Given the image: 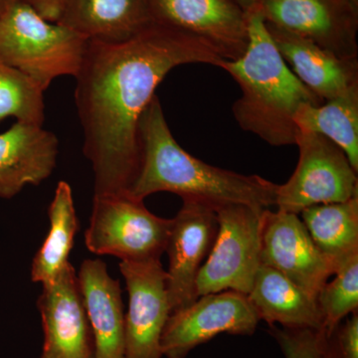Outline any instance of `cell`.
Segmentation results:
<instances>
[{"mask_svg":"<svg viewBox=\"0 0 358 358\" xmlns=\"http://www.w3.org/2000/svg\"><path fill=\"white\" fill-rule=\"evenodd\" d=\"M152 21L206 42L224 60L243 56L247 13L235 0H148Z\"/></svg>","mask_w":358,"mask_h":358,"instance_id":"cell-13","label":"cell"},{"mask_svg":"<svg viewBox=\"0 0 358 358\" xmlns=\"http://www.w3.org/2000/svg\"><path fill=\"white\" fill-rule=\"evenodd\" d=\"M294 122L299 131L322 134L334 141L358 173V92L319 106L303 105Z\"/></svg>","mask_w":358,"mask_h":358,"instance_id":"cell-22","label":"cell"},{"mask_svg":"<svg viewBox=\"0 0 358 358\" xmlns=\"http://www.w3.org/2000/svg\"><path fill=\"white\" fill-rule=\"evenodd\" d=\"M299 215L313 243L333 263L336 271L358 253V196L313 205Z\"/></svg>","mask_w":358,"mask_h":358,"instance_id":"cell-20","label":"cell"},{"mask_svg":"<svg viewBox=\"0 0 358 358\" xmlns=\"http://www.w3.org/2000/svg\"><path fill=\"white\" fill-rule=\"evenodd\" d=\"M329 358H358V315L352 313L350 319L339 324L327 336Z\"/></svg>","mask_w":358,"mask_h":358,"instance_id":"cell-26","label":"cell"},{"mask_svg":"<svg viewBox=\"0 0 358 358\" xmlns=\"http://www.w3.org/2000/svg\"><path fill=\"white\" fill-rule=\"evenodd\" d=\"M299 162L291 178L278 185L277 209L300 214L317 204L358 196L357 171L338 145L322 134L299 131Z\"/></svg>","mask_w":358,"mask_h":358,"instance_id":"cell-7","label":"cell"},{"mask_svg":"<svg viewBox=\"0 0 358 358\" xmlns=\"http://www.w3.org/2000/svg\"><path fill=\"white\" fill-rule=\"evenodd\" d=\"M59 141L32 122L17 121L0 134V197L11 199L26 185H38L56 166Z\"/></svg>","mask_w":358,"mask_h":358,"instance_id":"cell-16","label":"cell"},{"mask_svg":"<svg viewBox=\"0 0 358 358\" xmlns=\"http://www.w3.org/2000/svg\"><path fill=\"white\" fill-rule=\"evenodd\" d=\"M57 23L88 40L120 43L154 21L148 0H66Z\"/></svg>","mask_w":358,"mask_h":358,"instance_id":"cell-18","label":"cell"},{"mask_svg":"<svg viewBox=\"0 0 358 358\" xmlns=\"http://www.w3.org/2000/svg\"><path fill=\"white\" fill-rule=\"evenodd\" d=\"M352 3L355 4V6H358V0H352Z\"/></svg>","mask_w":358,"mask_h":358,"instance_id":"cell-30","label":"cell"},{"mask_svg":"<svg viewBox=\"0 0 358 358\" xmlns=\"http://www.w3.org/2000/svg\"><path fill=\"white\" fill-rule=\"evenodd\" d=\"M261 264L275 268L315 299L336 273L298 214L279 209L263 212Z\"/></svg>","mask_w":358,"mask_h":358,"instance_id":"cell-12","label":"cell"},{"mask_svg":"<svg viewBox=\"0 0 358 358\" xmlns=\"http://www.w3.org/2000/svg\"><path fill=\"white\" fill-rule=\"evenodd\" d=\"M171 225V219L152 213L129 192L95 194L85 243L92 253L122 261L160 259Z\"/></svg>","mask_w":358,"mask_h":358,"instance_id":"cell-5","label":"cell"},{"mask_svg":"<svg viewBox=\"0 0 358 358\" xmlns=\"http://www.w3.org/2000/svg\"><path fill=\"white\" fill-rule=\"evenodd\" d=\"M248 298L260 320L270 326L322 331L317 299L275 268L261 265Z\"/></svg>","mask_w":358,"mask_h":358,"instance_id":"cell-19","label":"cell"},{"mask_svg":"<svg viewBox=\"0 0 358 358\" xmlns=\"http://www.w3.org/2000/svg\"><path fill=\"white\" fill-rule=\"evenodd\" d=\"M44 331L42 355L48 358H95L93 334L70 262L50 282L42 284L37 300Z\"/></svg>","mask_w":358,"mask_h":358,"instance_id":"cell-14","label":"cell"},{"mask_svg":"<svg viewBox=\"0 0 358 358\" xmlns=\"http://www.w3.org/2000/svg\"><path fill=\"white\" fill-rule=\"evenodd\" d=\"M222 61L206 42L155 22L120 43L89 40L75 101L95 194L129 192L140 167L141 117L164 77L178 66Z\"/></svg>","mask_w":358,"mask_h":358,"instance_id":"cell-1","label":"cell"},{"mask_svg":"<svg viewBox=\"0 0 358 358\" xmlns=\"http://www.w3.org/2000/svg\"><path fill=\"white\" fill-rule=\"evenodd\" d=\"M129 310L124 315V358H162L160 339L171 313L166 271L160 259L122 261Z\"/></svg>","mask_w":358,"mask_h":358,"instance_id":"cell-10","label":"cell"},{"mask_svg":"<svg viewBox=\"0 0 358 358\" xmlns=\"http://www.w3.org/2000/svg\"><path fill=\"white\" fill-rule=\"evenodd\" d=\"M13 1H15V0H0V14L3 13Z\"/></svg>","mask_w":358,"mask_h":358,"instance_id":"cell-29","label":"cell"},{"mask_svg":"<svg viewBox=\"0 0 358 358\" xmlns=\"http://www.w3.org/2000/svg\"><path fill=\"white\" fill-rule=\"evenodd\" d=\"M270 333L277 341L286 358H329L327 336L324 331L312 329H294L270 326Z\"/></svg>","mask_w":358,"mask_h":358,"instance_id":"cell-25","label":"cell"},{"mask_svg":"<svg viewBox=\"0 0 358 358\" xmlns=\"http://www.w3.org/2000/svg\"><path fill=\"white\" fill-rule=\"evenodd\" d=\"M93 334L95 358H124V315L119 281L100 259H87L77 274Z\"/></svg>","mask_w":358,"mask_h":358,"instance_id":"cell-17","label":"cell"},{"mask_svg":"<svg viewBox=\"0 0 358 358\" xmlns=\"http://www.w3.org/2000/svg\"><path fill=\"white\" fill-rule=\"evenodd\" d=\"M89 40L44 20L31 6L13 1L0 14V60L45 91L54 79L76 77Z\"/></svg>","mask_w":358,"mask_h":358,"instance_id":"cell-4","label":"cell"},{"mask_svg":"<svg viewBox=\"0 0 358 358\" xmlns=\"http://www.w3.org/2000/svg\"><path fill=\"white\" fill-rule=\"evenodd\" d=\"M268 24L319 45L343 59H358V6L352 0H257Z\"/></svg>","mask_w":358,"mask_h":358,"instance_id":"cell-9","label":"cell"},{"mask_svg":"<svg viewBox=\"0 0 358 358\" xmlns=\"http://www.w3.org/2000/svg\"><path fill=\"white\" fill-rule=\"evenodd\" d=\"M266 22V21H265ZM268 31L294 76L322 102L358 92V59H343L275 26Z\"/></svg>","mask_w":358,"mask_h":358,"instance_id":"cell-15","label":"cell"},{"mask_svg":"<svg viewBox=\"0 0 358 358\" xmlns=\"http://www.w3.org/2000/svg\"><path fill=\"white\" fill-rule=\"evenodd\" d=\"M43 94L32 79L0 60V122L13 117L43 126Z\"/></svg>","mask_w":358,"mask_h":358,"instance_id":"cell-23","label":"cell"},{"mask_svg":"<svg viewBox=\"0 0 358 358\" xmlns=\"http://www.w3.org/2000/svg\"><path fill=\"white\" fill-rule=\"evenodd\" d=\"M48 214L50 229L31 267L32 281L40 284L52 281L69 263L79 226L72 188L66 181L59 182Z\"/></svg>","mask_w":358,"mask_h":358,"instance_id":"cell-21","label":"cell"},{"mask_svg":"<svg viewBox=\"0 0 358 358\" xmlns=\"http://www.w3.org/2000/svg\"><path fill=\"white\" fill-rule=\"evenodd\" d=\"M178 215L171 219L166 252L169 256L167 292L171 313L199 298L196 280L210 253L218 232L217 214L210 205L182 199Z\"/></svg>","mask_w":358,"mask_h":358,"instance_id":"cell-11","label":"cell"},{"mask_svg":"<svg viewBox=\"0 0 358 358\" xmlns=\"http://www.w3.org/2000/svg\"><path fill=\"white\" fill-rule=\"evenodd\" d=\"M40 358H48V357H45V355H41V357H40Z\"/></svg>","mask_w":358,"mask_h":358,"instance_id":"cell-31","label":"cell"},{"mask_svg":"<svg viewBox=\"0 0 358 358\" xmlns=\"http://www.w3.org/2000/svg\"><path fill=\"white\" fill-rule=\"evenodd\" d=\"M249 43L243 56L224 60L226 71L241 90L232 108L240 128L273 147L296 145L294 115L303 105L322 103L285 62L257 7L246 11Z\"/></svg>","mask_w":358,"mask_h":358,"instance_id":"cell-3","label":"cell"},{"mask_svg":"<svg viewBox=\"0 0 358 358\" xmlns=\"http://www.w3.org/2000/svg\"><path fill=\"white\" fill-rule=\"evenodd\" d=\"M264 210L247 204H226L215 209L217 236L197 275L199 296L224 291L248 296L262 265Z\"/></svg>","mask_w":358,"mask_h":358,"instance_id":"cell-6","label":"cell"},{"mask_svg":"<svg viewBox=\"0 0 358 358\" xmlns=\"http://www.w3.org/2000/svg\"><path fill=\"white\" fill-rule=\"evenodd\" d=\"M260 320L247 294L235 291L204 294L171 313L160 339L162 357L185 358L193 348L221 334L251 336Z\"/></svg>","mask_w":358,"mask_h":358,"instance_id":"cell-8","label":"cell"},{"mask_svg":"<svg viewBox=\"0 0 358 358\" xmlns=\"http://www.w3.org/2000/svg\"><path fill=\"white\" fill-rule=\"evenodd\" d=\"M334 275L333 281H327L317 296L324 320L322 331L327 336H331L345 317L357 312L358 253L339 265Z\"/></svg>","mask_w":358,"mask_h":358,"instance_id":"cell-24","label":"cell"},{"mask_svg":"<svg viewBox=\"0 0 358 358\" xmlns=\"http://www.w3.org/2000/svg\"><path fill=\"white\" fill-rule=\"evenodd\" d=\"M31 6L44 20L58 22L62 15L66 0H15Z\"/></svg>","mask_w":358,"mask_h":358,"instance_id":"cell-27","label":"cell"},{"mask_svg":"<svg viewBox=\"0 0 358 358\" xmlns=\"http://www.w3.org/2000/svg\"><path fill=\"white\" fill-rule=\"evenodd\" d=\"M245 11L251 10L253 7L256 6L257 0H235Z\"/></svg>","mask_w":358,"mask_h":358,"instance_id":"cell-28","label":"cell"},{"mask_svg":"<svg viewBox=\"0 0 358 358\" xmlns=\"http://www.w3.org/2000/svg\"><path fill=\"white\" fill-rule=\"evenodd\" d=\"M141 162L129 193L143 200L157 192H171L214 209L226 204L275 206L278 185L210 166L188 154L176 141L159 98L155 96L138 124Z\"/></svg>","mask_w":358,"mask_h":358,"instance_id":"cell-2","label":"cell"}]
</instances>
